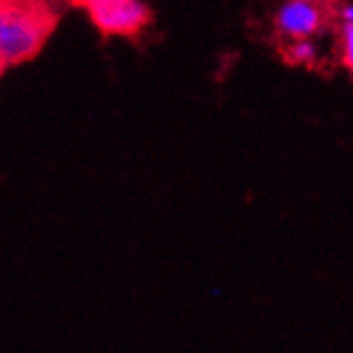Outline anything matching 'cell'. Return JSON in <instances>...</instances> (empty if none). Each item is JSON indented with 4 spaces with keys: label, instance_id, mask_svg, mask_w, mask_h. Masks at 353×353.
Returning a JSON list of instances; mask_svg holds the SVG:
<instances>
[{
    "label": "cell",
    "instance_id": "cell-1",
    "mask_svg": "<svg viewBox=\"0 0 353 353\" xmlns=\"http://www.w3.org/2000/svg\"><path fill=\"white\" fill-rule=\"evenodd\" d=\"M50 20L41 9L9 3L0 9V67L9 69L32 59L43 48Z\"/></svg>",
    "mask_w": 353,
    "mask_h": 353
},
{
    "label": "cell",
    "instance_id": "cell-2",
    "mask_svg": "<svg viewBox=\"0 0 353 353\" xmlns=\"http://www.w3.org/2000/svg\"><path fill=\"white\" fill-rule=\"evenodd\" d=\"M82 5L103 34H134L149 20L143 0H82Z\"/></svg>",
    "mask_w": 353,
    "mask_h": 353
},
{
    "label": "cell",
    "instance_id": "cell-3",
    "mask_svg": "<svg viewBox=\"0 0 353 353\" xmlns=\"http://www.w3.org/2000/svg\"><path fill=\"white\" fill-rule=\"evenodd\" d=\"M276 30L285 39H310L323 26V11L316 0H285L274 17Z\"/></svg>",
    "mask_w": 353,
    "mask_h": 353
},
{
    "label": "cell",
    "instance_id": "cell-4",
    "mask_svg": "<svg viewBox=\"0 0 353 353\" xmlns=\"http://www.w3.org/2000/svg\"><path fill=\"white\" fill-rule=\"evenodd\" d=\"M287 59L295 65H312L319 59V46L310 39H295L287 50Z\"/></svg>",
    "mask_w": 353,
    "mask_h": 353
},
{
    "label": "cell",
    "instance_id": "cell-5",
    "mask_svg": "<svg viewBox=\"0 0 353 353\" xmlns=\"http://www.w3.org/2000/svg\"><path fill=\"white\" fill-rule=\"evenodd\" d=\"M341 57L345 67L353 74V22H343L341 26Z\"/></svg>",
    "mask_w": 353,
    "mask_h": 353
},
{
    "label": "cell",
    "instance_id": "cell-6",
    "mask_svg": "<svg viewBox=\"0 0 353 353\" xmlns=\"http://www.w3.org/2000/svg\"><path fill=\"white\" fill-rule=\"evenodd\" d=\"M341 22H353V3H345L339 11Z\"/></svg>",
    "mask_w": 353,
    "mask_h": 353
}]
</instances>
